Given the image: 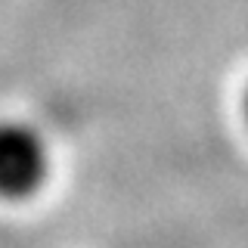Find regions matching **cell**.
I'll list each match as a JSON object with an SVG mask.
<instances>
[{"label": "cell", "mask_w": 248, "mask_h": 248, "mask_svg": "<svg viewBox=\"0 0 248 248\" xmlns=\"http://www.w3.org/2000/svg\"><path fill=\"white\" fill-rule=\"evenodd\" d=\"M46 137L28 121H0V199L25 202L50 180Z\"/></svg>", "instance_id": "cell-1"}, {"label": "cell", "mask_w": 248, "mask_h": 248, "mask_svg": "<svg viewBox=\"0 0 248 248\" xmlns=\"http://www.w3.org/2000/svg\"><path fill=\"white\" fill-rule=\"evenodd\" d=\"M242 108H245V124H248V87H245V99H242Z\"/></svg>", "instance_id": "cell-2"}]
</instances>
